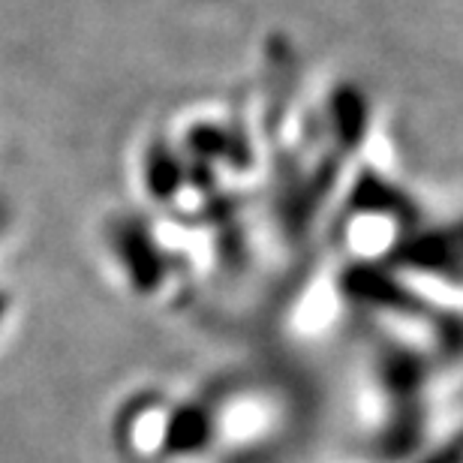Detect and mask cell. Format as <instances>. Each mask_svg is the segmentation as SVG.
Returning a JSON list of instances; mask_svg holds the SVG:
<instances>
[{
    "label": "cell",
    "mask_w": 463,
    "mask_h": 463,
    "mask_svg": "<svg viewBox=\"0 0 463 463\" xmlns=\"http://www.w3.org/2000/svg\"><path fill=\"white\" fill-rule=\"evenodd\" d=\"M211 424V463H271L310 424V403L292 376L241 367L199 388Z\"/></svg>",
    "instance_id": "1"
},
{
    "label": "cell",
    "mask_w": 463,
    "mask_h": 463,
    "mask_svg": "<svg viewBox=\"0 0 463 463\" xmlns=\"http://www.w3.org/2000/svg\"><path fill=\"white\" fill-rule=\"evenodd\" d=\"M421 211L379 165L349 181L328 217L331 250L346 268H394L421 232Z\"/></svg>",
    "instance_id": "2"
},
{
    "label": "cell",
    "mask_w": 463,
    "mask_h": 463,
    "mask_svg": "<svg viewBox=\"0 0 463 463\" xmlns=\"http://www.w3.org/2000/svg\"><path fill=\"white\" fill-rule=\"evenodd\" d=\"M437 373V367L373 340L358 383V419L373 458H410L421 449Z\"/></svg>",
    "instance_id": "3"
},
{
    "label": "cell",
    "mask_w": 463,
    "mask_h": 463,
    "mask_svg": "<svg viewBox=\"0 0 463 463\" xmlns=\"http://www.w3.org/2000/svg\"><path fill=\"white\" fill-rule=\"evenodd\" d=\"M112 439L133 463H211V424L199 392L127 394L112 415Z\"/></svg>",
    "instance_id": "4"
},
{
    "label": "cell",
    "mask_w": 463,
    "mask_h": 463,
    "mask_svg": "<svg viewBox=\"0 0 463 463\" xmlns=\"http://www.w3.org/2000/svg\"><path fill=\"white\" fill-rule=\"evenodd\" d=\"M15 317H18V301H15V292L9 289V283L0 280V344L13 335V326H15Z\"/></svg>",
    "instance_id": "5"
}]
</instances>
